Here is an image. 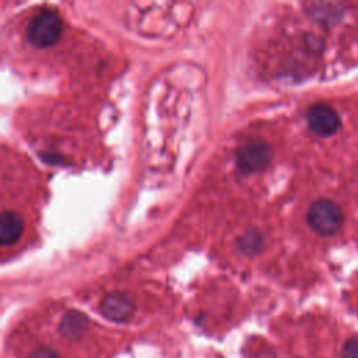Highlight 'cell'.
Wrapping results in <instances>:
<instances>
[{
  "label": "cell",
  "mask_w": 358,
  "mask_h": 358,
  "mask_svg": "<svg viewBox=\"0 0 358 358\" xmlns=\"http://www.w3.org/2000/svg\"><path fill=\"white\" fill-rule=\"evenodd\" d=\"M62 18L56 11L43 10L38 13L29 22L27 35L32 45L46 48L53 45L62 34Z\"/></svg>",
  "instance_id": "7a4b0ae2"
},
{
  "label": "cell",
  "mask_w": 358,
  "mask_h": 358,
  "mask_svg": "<svg viewBox=\"0 0 358 358\" xmlns=\"http://www.w3.org/2000/svg\"><path fill=\"white\" fill-rule=\"evenodd\" d=\"M101 313L113 322H124L134 312V303L131 298L123 292L108 294L99 303Z\"/></svg>",
  "instance_id": "5b68a950"
},
{
  "label": "cell",
  "mask_w": 358,
  "mask_h": 358,
  "mask_svg": "<svg viewBox=\"0 0 358 358\" xmlns=\"http://www.w3.org/2000/svg\"><path fill=\"white\" fill-rule=\"evenodd\" d=\"M271 158L270 147L260 140L248 141L243 144L236 154L238 168L243 173H252L264 169Z\"/></svg>",
  "instance_id": "3957f363"
},
{
  "label": "cell",
  "mask_w": 358,
  "mask_h": 358,
  "mask_svg": "<svg viewBox=\"0 0 358 358\" xmlns=\"http://www.w3.org/2000/svg\"><path fill=\"white\" fill-rule=\"evenodd\" d=\"M341 358H358V340H348L343 345Z\"/></svg>",
  "instance_id": "ba28073f"
},
{
  "label": "cell",
  "mask_w": 358,
  "mask_h": 358,
  "mask_svg": "<svg viewBox=\"0 0 358 358\" xmlns=\"http://www.w3.org/2000/svg\"><path fill=\"white\" fill-rule=\"evenodd\" d=\"M24 225L21 217L14 213L4 210L0 217V243L1 246H8L15 243L21 234H22Z\"/></svg>",
  "instance_id": "8992f818"
},
{
  "label": "cell",
  "mask_w": 358,
  "mask_h": 358,
  "mask_svg": "<svg viewBox=\"0 0 358 358\" xmlns=\"http://www.w3.org/2000/svg\"><path fill=\"white\" fill-rule=\"evenodd\" d=\"M306 221L316 234L331 236L340 231L344 222V215L337 203L329 199H320L309 207Z\"/></svg>",
  "instance_id": "6da1fadb"
},
{
  "label": "cell",
  "mask_w": 358,
  "mask_h": 358,
  "mask_svg": "<svg viewBox=\"0 0 358 358\" xmlns=\"http://www.w3.org/2000/svg\"><path fill=\"white\" fill-rule=\"evenodd\" d=\"M31 358H60V357L53 350L46 348V347H41V348H38L32 352Z\"/></svg>",
  "instance_id": "9c48e42d"
},
{
  "label": "cell",
  "mask_w": 358,
  "mask_h": 358,
  "mask_svg": "<svg viewBox=\"0 0 358 358\" xmlns=\"http://www.w3.org/2000/svg\"><path fill=\"white\" fill-rule=\"evenodd\" d=\"M306 120L309 129L319 137H330L341 127V120L334 108L327 103H316L309 108Z\"/></svg>",
  "instance_id": "277c9868"
},
{
  "label": "cell",
  "mask_w": 358,
  "mask_h": 358,
  "mask_svg": "<svg viewBox=\"0 0 358 358\" xmlns=\"http://www.w3.org/2000/svg\"><path fill=\"white\" fill-rule=\"evenodd\" d=\"M88 329V319L85 315L77 310H70L63 316V319L59 323L60 333L70 340H78L81 338Z\"/></svg>",
  "instance_id": "52a82bcc"
}]
</instances>
